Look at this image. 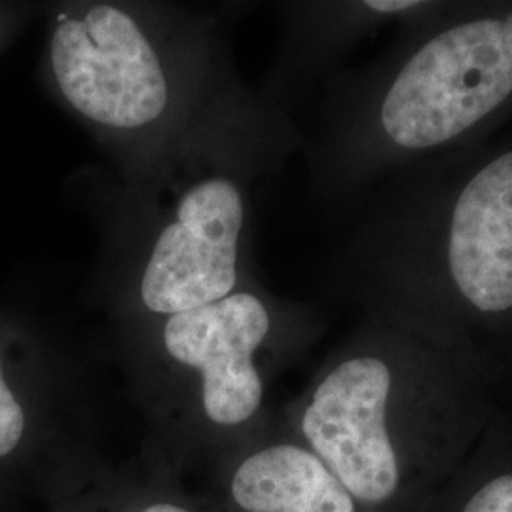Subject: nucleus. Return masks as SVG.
<instances>
[{"instance_id":"6","label":"nucleus","mask_w":512,"mask_h":512,"mask_svg":"<svg viewBox=\"0 0 512 512\" xmlns=\"http://www.w3.org/2000/svg\"><path fill=\"white\" fill-rule=\"evenodd\" d=\"M395 368L361 351L319 378L300 414L302 437L351 497L382 503L397 492L399 459L387 423Z\"/></svg>"},{"instance_id":"5","label":"nucleus","mask_w":512,"mask_h":512,"mask_svg":"<svg viewBox=\"0 0 512 512\" xmlns=\"http://www.w3.org/2000/svg\"><path fill=\"white\" fill-rule=\"evenodd\" d=\"M279 298L255 283L198 310L148 319L169 365L194 376L209 423L232 429L258 414L266 387L256 359L291 313Z\"/></svg>"},{"instance_id":"10","label":"nucleus","mask_w":512,"mask_h":512,"mask_svg":"<svg viewBox=\"0 0 512 512\" xmlns=\"http://www.w3.org/2000/svg\"><path fill=\"white\" fill-rule=\"evenodd\" d=\"M463 512H512V475L497 476L482 486Z\"/></svg>"},{"instance_id":"2","label":"nucleus","mask_w":512,"mask_h":512,"mask_svg":"<svg viewBox=\"0 0 512 512\" xmlns=\"http://www.w3.org/2000/svg\"><path fill=\"white\" fill-rule=\"evenodd\" d=\"M378 59L329 80L310 145L313 190L349 207L512 120V0L442 2Z\"/></svg>"},{"instance_id":"3","label":"nucleus","mask_w":512,"mask_h":512,"mask_svg":"<svg viewBox=\"0 0 512 512\" xmlns=\"http://www.w3.org/2000/svg\"><path fill=\"white\" fill-rule=\"evenodd\" d=\"M340 285L389 325L512 321V129L406 171L370 196Z\"/></svg>"},{"instance_id":"1","label":"nucleus","mask_w":512,"mask_h":512,"mask_svg":"<svg viewBox=\"0 0 512 512\" xmlns=\"http://www.w3.org/2000/svg\"><path fill=\"white\" fill-rule=\"evenodd\" d=\"M46 54L57 97L137 198L215 165L264 171L298 147L283 109L241 84L219 18L203 8L69 2Z\"/></svg>"},{"instance_id":"4","label":"nucleus","mask_w":512,"mask_h":512,"mask_svg":"<svg viewBox=\"0 0 512 512\" xmlns=\"http://www.w3.org/2000/svg\"><path fill=\"white\" fill-rule=\"evenodd\" d=\"M260 171L215 165L175 186L162 209L141 213L129 232L116 296L139 319L198 310L255 285L253 205L247 183Z\"/></svg>"},{"instance_id":"11","label":"nucleus","mask_w":512,"mask_h":512,"mask_svg":"<svg viewBox=\"0 0 512 512\" xmlns=\"http://www.w3.org/2000/svg\"><path fill=\"white\" fill-rule=\"evenodd\" d=\"M141 512H190L188 509H184L181 505H175V503H154L147 509H143Z\"/></svg>"},{"instance_id":"9","label":"nucleus","mask_w":512,"mask_h":512,"mask_svg":"<svg viewBox=\"0 0 512 512\" xmlns=\"http://www.w3.org/2000/svg\"><path fill=\"white\" fill-rule=\"evenodd\" d=\"M29 427V418L23 399L10 384L4 357L0 353V461L10 458L23 444Z\"/></svg>"},{"instance_id":"8","label":"nucleus","mask_w":512,"mask_h":512,"mask_svg":"<svg viewBox=\"0 0 512 512\" xmlns=\"http://www.w3.org/2000/svg\"><path fill=\"white\" fill-rule=\"evenodd\" d=\"M232 497L247 512H355L342 482L311 450L275 444L239 465Z\"/></svg>"},{"instance_id":"7","label":"nucleus","mask_w":512,"mask_h":512,"mask_svg":"<svg viewBox=\"0 0 512 512\" xmlns=\"http://www.w3.org/2000/svg\"><path fill=\"white\" fill-rule=\"evenodd\" d=\"M427 0H355L283 4V35L264 99L283 109L285 101L327 76L334 63L365 37L387 25H403Z\"/></svg>"}]
</instances>
